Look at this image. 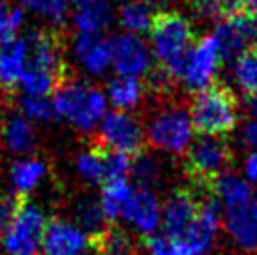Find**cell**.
I'll return each mask as SVG.
<instances>
[{"label":"cell","instance_id":"obj_1","mask_svg":"<svg viewBox=\"0 0 257 255\" xmlns=\"http://www.w3.org/2000/svg\"><path fill=\"white\" fill-rule=\"evenodd\" d=\"M149 34L160 66L175 79L182 77L195 45L192 23L177 12H156Z\"/></svg>","mask_w":257,"mask_h":255},{"label":"cell","instance_id":"obj_2","mask_svg":"<svg viewBox=\"0 0 257 255\" xmlns=\"http://www.w3.org/2000/svg\"><path fill=\"white\" fill-rule=\"evenodd\" d=\"M190 120L197 135H220L233 132L238 120V101L235 92L223 83L212 81L197 90L190 105Z\"/></svg>","mask_w":257,"mask_h":255},{"label":"cell","instance_id":"obj_3","mask_svg":"<svg viewBox=\"0 0 257 255\" xmlns=\"http://www.w3.org/2000/svg\"><path fill=\"white\" fill-rule=\"evenodd\" d=\"M53 109L60 118L81 130H90L105 113V98L100 90L68 75L53 92Z\"/></svg>","mask_w":257,"mask_h":255},{"label":"cell","instance_id":"obj_4","mask_svg":"<svg viewBox=\"0 0 257 255\" xmlns=\"http://www.w3.org/2000/svg\"><path fill=\"white\" fill-rule=\"evenodd\" d=\"M233 162L231 147L220 135H197L186 158V173L199 190L214 193L216 180ZM216 195V193H214Z\"/></svg>","mask_w":257,"mask_h":255},{"label":"cell","instance_id":"obj_5","mask_svg":"<svg viewBox=\"0 0 257 255\" xmlns=\"http://www.w3.org/2000/svg\"><path fill=\"white\" fill-rule=\"evenodd\" d=\"M47 220L34 205L25 201L2 236L8 255H40Z\"/></svg>","mask_w":257,"mask_h":255},{"label":"cell","instance_id":"obj_6","mask_svg":"<svg viewBox=\"0 0 257 255\" xmlns=\"http://www.w3.org/2000/svg\"><path fill=\"white\" fill-rule=\"evenodd\" d=\"M192 120L182 107H167L152 118L147 139L154 149L184 152L192 141Z\"/></svg>","mask_w":257,"mask_h":255},{"label":"cell","instance_id":"obj_7","mask_svg":"<svg viewBox=\"0 0 257 255\" xmlns=\"http://www.w3.org/2000/svg\"><path fill=\"white\" fill-rule=\"evenodd\" d=\"M101 145L109 149L120 150L134 158L145 150V135L139 122L132 114L124 111L109 113L100 128V135L96 137Z\"/></svg>","mask_w":257,"mask_h":255},{"label":"cell","instance_id":"obj_8","mask_svg":"<svg viewBox=\"0 0 257 255\" xmlns=\"http://www.w3.org/2000/svg\"><path fill=\"white\" fill-rule=\"evenodd\" d=\"M201 201L192 190L175 191L164 212V234L171 236L175 240L184 242L190 229L197 221L201 212Z\"/></svg>","mask_w":257,"mask_h":255},{"label":"cell","instance_id":"obj_9","mask_svg":"<svg viewBox=\"0 0 257 255\" xmlns=\"http://www.w3.org/2000/svg\"><path fill=\"white\" fill-rule=\"evenodd\" d=\"M225 227L233 240L242 249L255 253L257 251V197L225 205Z\"/></svg>","mask_w":257,"mask_h":255},{"label":"cell","instance_id":"obj_10","mask_svg":"<svg viewBox=\"0 0 257 255\" xmlns=\"http://www.w3.org/2000/svg\"><path fill=\"white\" fill-rule=\"evenodd\" d=\"M218 64H220L218 43H216L214 36H207L197 45H193L182 79L188 83L190 88L201 90L212 83Z\"/></svg>","mask_w":257,"mask_h":255},{"label":"cell","instance_id":"obj_11","mask_svg":"<svg viewBox=\"0 0 257 255\" xmlns=\"http://www.w3.org/2000/svg\"><path fill=\"white\" fill-rule=\"evenodd\" d=\"M111 62L120 77H137L149 68V49L134 34H124L111 40Z\"/></svg>","mask_w":257,"mask_h":255},{"label":"cell","instance_id":"obj_12","mask_svg":"<svg viewBox=\"0 0 257 255\" xmlns=\"http://www.w3.org/2000/svg\"><path fill=\"white\" fill-rule=\"evenodd\" d=\"M88 240L70 223L57 220H47L45 234L42 240V255H83Z\"/></svg>","mask_w":257,"mask_h":255},{"label":"cell","instance_id":"obj_13","mask_svg":"<svg viewBox=\"0 0 257 255\" xmlns=\"http://www.w3.org/2000/svg\"><path fill=\"white\" fill-rule=\"evenodd\" d=\"M122 216L132 221L145 236L154 234L160 223V206H158L156 197L147 188L134 190L128 203L124 205Z\"/></svg>","mask_w":257,"mask_h":255},{"label":"cell","instance_id":"obj_14","mask_svg":"<svg viewBox=\"0 0 257 255\" xmlns=\"http://www.w3.org/2000/svg\"><path fill=\"white\" fill-rule=\"evenodd\" d=\"M29 58L27 38H8L0 42V85L12 88L21 83Z\"/></svg>","mask_w":257,"mask_h":255},{"label":"cell","instance_id":"obj_15","mask_svg":"<svg viewBox=\"0 0 257 255\" xmlns=\"http://www.w3.org/2000/svg\"><path fill=\"white\" fill-rule=\"evenodd\" d=\"M75 51H77L79 60L92 73L105 71L113 58L111 42L105 40L101 32H81L75 43Z\"/></svg>","mask_w":257,"mask_h":255},{"label":"cell","instance_id":"obj_16","mask_svg":"<svg viewBox=\"0 0 257 255\" xmlns=\"http://www.w3.org/2000/svg\"><path fill=\"white\" fill-rule=\"evenodd\" d=\"M88 246L98 255H134L136 242L124 229L111 221L101 233L88 236Z\"/></svg>","mask_w":257,"mask_h":255},{"label":"cell","instance_id":"obj_17","mask_svg":"<svg viewBox=\"0 0 257 255\" xmlns=\"http://www.w3.org/2000/svg\"><path fill=\"white\" fill-rule=\"evenodd\" d=\"M154 15L156 12L150 0H128L120 8V25L128 32L143 34V32H150Z\"/></svg>","mask_w":257,"mask_h":255},{"label":"cell","instance_id":"obj_18","mask_svg":"<svg viewBox=\"0 0 257 255\" xmlns=\"http://www.w3.org/2000/svg\"><path fill=\"white\" fill-rule=\"evenodd\" d=\"M134 193L132 186L128 184L126 178H118V180H105L103 190H101V210L103 216L109 221H113L114 218L122 216L124 205L128 203L130 195Z\"/></svg>","mask_w":257,"mask_h":255},{"label":"cell","instance_id":"obj_19","mask_svg":"<svg viewBox=\"0 0 257 255\" xmlns=\"http://www.w3.org/2000/svg\"><path fill=\"white\" fill-rule=\"evenodd\" d=\"M111 21V8L105 0H92L85 6L77 8L75 27L81 32H101Z\"/></svg>","mask_w":257,"mask_h":255},{"label":"cell","instance_id":"obj_20","mask_svg":"<svg viewBox=\"0 0 257 255\" xmlns=\"http://www.w3.org/2000/svg\"><path fill=\"white\" fill-rule=\"evenodd\" d=\"M92 149L98 152V156L103 165V175L105 180H118V178H126V175L132 169V156L124 154L120 150L109 149L105 145H101L98 139H94Z\"/></svg>","mask_w":257,"mask_h":255},{"label":"cell","instance_id":"obj_21","mask_svg":"<svg viewBox=\"0 0 257 255\" xmlns=\"http://www.w3.org/2000/svg\"><path fill=\"white\" fill-rule=\"evenodd\" d=\"M141 92L143 85L136 77H116L109 83V98L118 111L137 105Z\"/></svg>","mask_w":257,"mask_h":255},{"label":"cell","instance_id":"obj_22","mask_svg":"<svg viewBox=\"0 0 257 255\" xmlns=\"http://www.w3.org/2000/svg\"><path fill=\"white\" fill-rule=\"evenodd\" d=\"M4 143L8 149L14 152H27L34 147V130L30 126L29 120H25L23 116H14L10 118L4 126Z\"/></svg>","mask_w":257,"mask_h":255},{"label":"cell","instance_id":"obj_23","mask_svg":"<svg viewBox=\"0 0 257 255\" xmlns=\"http://www.w3.org/2000/svg\"><path fill=\"white\" fill-rule=\"evenodd\" d=\"M45 175V165L40 160H25L14 165L12 169V178L17 188V193L27 195L34 186L40 182Z\"/></svg>","mask_w":257,"mask_h":255},{"label":"cell","instance_id":"obj_24","mask_svg":"<svg viewBox=\"0 0 257 255\" xmlns=\"http://www.w3.org/2000/svg\"><path fill=\"white\" fill-rule=\"evenodd\" d=\"M235 79L246 96L257 94V47L244 51L235 62Z\"/></svg>","mask_w":257,"mask_h":255},{"label":"cell","instance_id":"obj_25","mask_svg":"<svg viewBox=\"0 0 257 255\" xmlns=\"http://www.w3.org/2000/svg\"><path fill=\"white\" fill-rule=\"evenodd\" d=\"M105 216H103V210L98 203H94L92 199H85L77 205V221L79 225L86 231V238L88 236H94V234L101 233L105 227L111 223H105Z\"/></svg>","mask_w":257,"mask_h":255},{"label":"cell","instance_id":"obj_26","mask_svg":"<svg viewBox=\"0 0 257 255\" xmlns=\"http://www.w3.org/2000/svg\"><path fill=\"white\" fill-rule=\"evenodd\" d=\"M145 244L150 255H192L184 242L175 240L167 234H150L145 236Z\"/></svg>","mask_w":257,"mask_h":255},{"label":"cell","instance_id":"obj_27","mask_svg":"<svg viewBox=\"0 0 257 255\" xmlns=\"http://www.w3.org/2000/svg\"><path fill=\"white\" fill-rule=\"evenodd\" d=\"M130 173L136 177V180L141 184V188H147V186L154 184L160 177V169H158V163L152 160L150 156L145 154V150L141 154L132 158V169Z\"/></svg>","mask_w":257,"mask_h":255},{"label":"cell","instance_id":"obj_28","mask_svg":"<svg viewBox=\"0 0 257 255\" xmlns=\"http://www.w3.org/2000/svg\"><path fill=\"white\" fill-rule=\"evenodd\" d=\"M70 2L72 0H21L23 6L29 8L30 12L43 15V17H47V19L57 23L64 19Z\"/></svg>","mask_w":257,"mask_h":255},{"label":"cell","instance_id":"obj_29","mask_svg":"<svg viewBox=\"0 0 257 255\" xmlns=\"http://www.w3.org/2000/svg\"><path fill=\"white\" fill-rule=\"evenodd\" d=\"M77 169L79 173L83 175L85 180H88L90 184H96V182H101L105 175H103V165H101V160L98 156V152L90 147L88 152L81 154L77 158Z\"/></svg>","mask_w":257,"mask_h":255},{"label":"cell","instance_id":"obj_30","mask_svg":"<svg viewBox=\"0 0 257 255\" xmlns=\"http://www.w3.org/2000/svg\"><path fill=\"white\" fill-rule=\"evenodd\" d=\"M27 201V195L14 193V195H0V236H4L10 223L14 221L17 210Z\"/></svg>","mask_w":257,"mask_h":255},{"label":"cell","instance_id":"obj_31","mask_svg":"<svg viewBox=\"0 0 257 255\" xmlns=\"http://www.w3.org/2000/svg\"><path fill=\"white\" fill-rule=\"evenodd\" d=\"M23 23L21 10H10L6 0H0V42L14 38Z\"/></svg>","mask_w":257,"mask_h":255},{"label":"cell","instance_id":"obj_32","mask_svg":"<svg viewBox=\"0 0 257 255\" xmlns=\"http://www.w3.org/2000/svg\"><path fill=\"white\" fill-rule=\"evenodd\" d=\"M21 107L34 120H51L53 113H55L53 103H49L47 99L40 98V96H25L21 99Z\"/></svg>","mask_w":257,"mask_h":255},{"label":"cell","instance_id":"obj_33","mask_svg":"<svg viewBox=\"0 0 257 255\" xmlns=\"http://www.w3.org/2000/svg\"><path fill=\"white\" fill-rule=\"evenodd\" d=\"M190 8H192L193 15L197 19L210 21V19H220L221 17L220 2L218 0H190Z\"/></svg>","mask_w":257,"mask_h":255},{"label":"cell","instance_id":"obj_34","mask_svg":"<svg viewBox=\"0 0 257 255\" xmlns=\"http://www.w3.org/2000/svg\"><path fill=\"white\" fill-rule=\"evenodd\" d=\"M242 143L250 150H253V154H257V120L246 122L242 130Z\"/></svg>","mask_w":257,"mask_h":255},{"label":"cell","instance_id":"obj_35","mask_svg":"<svg viewBox=\"0 0 257 255\" xmlns=\"http://www.w3.org/2000/svg\"><path fill=\"white\" fill-rule=\"evenodd\" d=\"M246 175L253 184H257V154H250L246 160Z\"/></svg>","mask_w":257,"mask_h":255},{"label":"cell","instance_id":"obj_36","mask_svg":"<svg viewBox=\"0 0 257 255\" xmlns=\"http://www.w3.org/2000/svg\"><path fill=\"white\" fill-rule=\"evenodd\" d=\"M246 109H248V113L257 120V94L246 96Z\"/></svg>","mask_w":257,"mask_h":255},{"label":"cell","instance_id":"obj_37","mask_svg":"<svg viewBox=\"0 0 257 255\" xmlns=\"http://www.w3.org/2000/svg\"><path fill=\"white\" fill-rule=\"evenodd\" d=\"M244 14L257 17V0H244Z\"/></svg>","mask_w":257,"mask_h":255},{"label":"cell","instance_id":"obj_38","mask_svg":"<svg viewBox=\"0 0 257 255\" xmlns=\"http://www.w3.org/2000/svg\"><path fill=\"white\" fill-rule=\"evenodd\" d=\"M88 2H92V0H72V4H75V6H85V4H88Z\"/></svg>","mask_w":257,"mask_h":255}]
</instances>
